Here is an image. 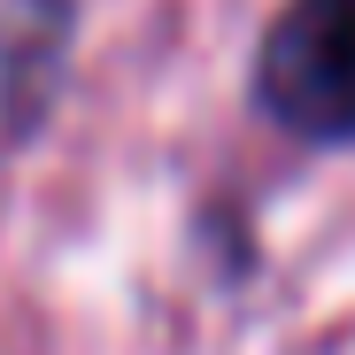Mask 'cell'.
I'll use <instances>...</instances> for the list:
<instances>
[{
	"instance_id": "obj_2",
	"label": "cell",
	"mask_w": 355,
	"mask_h": 355,
	"mask_svg": "<svg viewBox=\"0 0 355 355\" xmlns=\"http://www.w3.org/2000/svg\"><path fill=\"white\" fill-rule=\"evenodd\" d=\"M70 24H78L70 0H0V132L8 139L46 116L70 54Z\"/></svg>"
},
{
	"instance_id": "obj_1",
	"label": "cell",
	"mask_w": 355,
	"mask_h": 355,
	"mask_svg": "<svg viewBox=\"0 0 355 355\" xmlns=\"http://www.w3.org/2000/svg\"><path fill=\"white\" fill-rule=\"evenodd\" d=\"M255 101L293 139H355V0H286L255 54Z\"/></svg>"
}]
</instances>
